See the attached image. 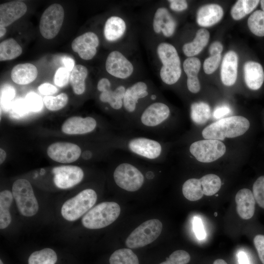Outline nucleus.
Segmentation results:
<instances>
[{
    "mask_svg": "<svg viewBox=\"0 0 264 264\" xmlns=\"http://www.w3.org/2000/svg\"><path fill=\"white\" fill-rule=\"evenodd\" d=\"M112 147L130 153L147 161L160 163L166 153L165 144L159 140L142 136L114 135L111 138Z\"/></svg>",
    "mask_w": 264,
    "mask_h": 264,
    "instance_id": "obj_1",
    "label": "nucleus"
},
{
    "mask_svg": "<svg viewBox=\"0 0 264 264\" xmlns=\"http://www.w3.org/2000/svg\"><path fill=\"white\" fill-rule=\"evenodd\" d=\"M132 158L119 159L113 172V180L120 189L129 192L139 190L144 185L145 178L153 179L154 171L147 170L145 173L139 164Z\"/></svg>",
    "mask_w": 264,
    "mask_h": 264,
    "instance_id": "obj_2",
    "label": "nucleus"
},
{
    "mask_svg": "<svg viewBox=\"0 0 264 264\" xmlns=\"http://www.w3.org/2000/svg\"><path fill=\"white\" fill-rule=\"evenodd\" d=\"M171 114L170 108L166 104L156 100L149 103L140 111L131 127L158 133L168 122Z\"/></svg>",
    "mask_w": 264,
    "mask_h": 264,
    "instance_id": "obj_3",
    "label": "nucleus"
},
{
    "mask_svg": "<svg viewBox=\"0 0 264 264\" xmlns=\"http://www.w3.org/2000/svg\"><path fill=\"white\" fill-rule=\"evenodd\" d=\"M248 120L242 116H233L220 119L203 129L202 135L206 139L223 140L244 134L249 128Z\"/></svg>",
    "mask_w": 264,
    "mask_h": 264,
    "instance_id": "obj_4",
    "label": "nucleus"
},
{
    "mask_svg": "<svg viewBox=\"0 0 264 264\" xmlns=\"http://www.w3.org/2000/svg\"><path fill=\"white\" fill-rule=\"evenodd\" d=\"M154 94L150 93L147 84L142 81L137 82L126 88L123 99V114L124 121L127 125L132 126L143 109L142 103L148 98L152 100Z\"/></svg>",
    "mask_w": 264,
    "mask_h": 264,
    "instance_id": "obj_5",
    "label": "nucleus"
},
{
    "mask_svg": "<svg viewBox=\"0 0 264 264\" xmlns=\"http://www.w3.org/2000/svg\"><path fill=\"white\" fill-rule=\"evenodd\" d=\"M157 54L162 63L160 77L168 85L176 84L181 74V63L176 48L168 43H161L157 47Z\"/></svg>",
    "mask_w": 264,
    "mask_h": 264,
    "instance_id": "obj_6",
    "label": "nucleus"
},
{
    "mask_svg": "<svg viewBox=\"0 0 264 264\" xmlns=\"http://www.w3.org/2000/svg\"><path fill=\"white\" fill-rule=\"evenodd\" d=\"M120 207L115 202H103L90 209L83 217L82 223L88 229H100L111 224L119 217Z\"/></svg>",
    "mask_w": 264,
    "mask_h": 264,
    "instance_id": "obj_7",
    "label": "nucleus"
},
{
    "mask_svg": "<svg viewBox=\"0 0 264 264\" xmlns=\"http://www.w3.org/2000/svg\"><path fill=\"white\" fill-rule=\"evenodd\" d=\"M96 192L92 189L83 190L62 205L61 214L68 221H74L88 212L97 201Z\"/></svg>",
    "mask_w": 264,
    "mask_h": 264,
    "instance_id": "obj_8",
    "label": "nucleus"
},
{
    "mask_svg": "<svg viewBox=\"0 0 264 264\" xmlns=\"http://www.w3.org/2000/svg\"><path fill=\"white\" fill-rule=\"evenodd\" d=\"M12 194L20 213L25 217L34 216L39 205L30 183L26 179L16 180L12 185Z\"/></svg>",
    "mask_w": 264,
    "mask_h": 264,
    "instance_id": "obj_9",
    "label": "nucleus"
},
{
    "mask_svg": "<svg viewBox=\"0 0 264 264\" xmlns=\"http://www.w3.org/2000/svg\"><path fill=\"white\" fill-rule=\"evenodd\" d=\"M162 223L158 219L148 220L136 228L128 237L125 243L132 249L145 246L154 241L162 230Z\"/></svg>",
    "mask_w": 264,
    "mask_h": 264,
    "instance_id": "obj_10",
    "label": "nucleus"
},
{
    "mask_svg": "<svg viewBox=\"0 0 264 264\" xmlns=\"http://www.w3.org/2000/svg\"><path fill=\"white\" fill-rule=\"evenodd\" d=\"M126 88L120 85L112 89L110 82L106 78L100 79L97 85L100 101L108 104L113 112L118 113L121 121H124L123 99Z\"/></svg>",
    "mask_w": 264,
    "mask_h": 264,
    "instance_id": "obj_11",
    "label": "nucleus"
},
{
    "mask_svg": "<svg viewBox=\"0 0 264 264\" xmlns=\"http://www.w3.org/2000/svg\"><path fill=\"white\" fill-rule=\"evenodd\" d=\"M65 12L62 6L54 3L49 6L41 16L39 28L43 37L51 39L59 32L64 19Z\"/></svg>",
    "mask_w": 264,
    "mask_h": 264,
    "instance_id": "obj_12",
    "label": "nucleus"
},
{
    "mask_svg": "<svg viewBox=\"0 0 264 264\" xmlns=\"http://www.w3.org/2000/svg\"><path fill=\"white\" fill-rule=\"evenodd\" d=\"M189 152L198 161L209 163L221 157L226 152V147L220 140L205 139L192 143Z\"/></svg>",
    "mask_w": 264,
    "mask_h": 264,
    "instance_id": "obj_13",
    "label": "nucleus"
},
{
    "mask_svg": "<svg viewBox=\"0 0 264 264\" xmlns=\"http://www.w3.org/2000/svg\"><path fill=\"white\" fill-rule=\"evenodd\" d=\"M53 181L58 188L66 189L79 184L83 179V170L79 166L64 165L53 168Z\"/></svg>",
    "mask_w": 264,
    "mask_h": 264,
    "instance_id": "obj_14",
    "label": "nucleus"
},
{
    "mask_svg": "<svg viewBox=\"0 0 264 264\" xmlns=\"http://www.w3.org/2000/svg\"><path fill=\"white\" fill-rule=\"evenodd\" d=\"M47 154L51 159L56 162L69 163L75 161L82 155V150L75 144L58 142L48 146Z\"/></svg>",
    "mask_w": 264,
    "mask_h": 264,
    "instance_id": "obj_15",
    "label": "nucleus"
},
{
    "mask_svg": "<svg viewBox=\"0 0 264 264\" xmlns=\"http://www.w3.org/2000/svg\"><path fill=\"white\" fill-rule=\"evenodd\" d=\"M108 73L118 79H125L133 73L132 63L120 52L114 50L108 56L105 64Z\"/></svg>",
    "mask_w": 264,
    "mask_h": 264,
    "instance_id": "obj_16",
    "label": "nucleus"
},
{
    "mask_svg": "<svg viewBox=\"0 0 264 264\" xmlns=\"http://www.w3.org/2000/svg\"><path fill=\"white\" fill-rule=\"evenodd\" d=\"M99 44L97 35L92 32H87L76 37L71 43L73 51L84 60L92 59L96 55Z\"/></svg>",
    "mask_w": 264,
    "mask_h": 264,
    "instance_id": "obj_17",
    "label": "nucleus"
},
{
    "mask_svg": "<svg viewBox=\"0 0 264 264\" xmlns=\"http://www.w3.org/2000/svg\"><path fill=\"white\" fill-rule=\"evenodd\" d=\"M97 126V119L93 117L73 116L65 121L61 130L67 134H84L92 132Z\"/></svg>",
    "mask_w": 264,
    "mask_h": 264,
    "instance_id": "obj_18",
    "label": "nucleus"
},
{
    "mask_svg": "<svg viewBox=\"0 0 264 264\" xmlns=\"http://www.w3.org/2000/svg\"><path fill=\"white\" fill-rule=\"evenodd\" d=\"M27 11L22 1H13L0 5V26L6 27L22 17Z\"/></svg>",
    "mask_w": 264,
    "mask_h": 264,
    "instance_id": "obj_19",
    "label": "nucleus"
},
{
    "mask_svg": "<svg viewBox=\"0 0 264 264\" xmlns=\"http://www.w3.org/2000/svg\"><path fill=\"white\" fill-rule=\"evenodd\" d=\"M176 23L169 11L165 7H159L155 11L153 22L154 31L156 34L162 32L166 37L172 36L176 30Z\"/></svg>",
    "mask_w": 264,
    "mask_h": 264,
    "instance_id": "obj_20",
    "label": "nucleus"
},
{
    "mask_svg": "<svg viewBox=\"0 0 264 264\" xmlns=\"http://www.w3.org/2000/svg\"><path fill=\"white\" fill-rule=\"evenodd\" d=\"M238 57L234 51L227 52L224 56L221 66L220 78L226 86L233 85L237 80Z\"/></svg>",
    "mask_w": 264,
    "mask_h": 264,
    "instance_id": "obj_21",
    "label": "nucleus"
},
{
    "mask_svg": "<svg viewBox=\"0 0 264 264\" xmlns=\"http://www.w3.org/2000/svg\"><path fill=\"white\" fill-rule=\"evenodd\" d=\"M235 201L237 212L242 219L248 220L253 216L256 201L250 190L243 188L239 190L236 195Z\"/></svg>",
    "mask_w": 264,
    "mask_h": 264,
    "instance_id": "obj_22",
    "label": "nucleus"
},
{
    "mask_svg": "<svg viewBox=\"0 0 264 264\" xmlns=\"http://www.w3.org/2000/svg\"><path fill=\"white\" fill-rule=\"evenodd\" d=\"M223 16L222 8L216 4L202 6L198 11L197 22L202 27H210L218 23Z\"/></svg>",
    "mask_w": 264,
    "mask_h": 264,
    "instance_id": "obj_23",
    "label": "nucleus"
},
{
    "mask_svg": "<svg viewBox=\"0 0 264 264\" xmlns=\"http://www.w3.org/2000/svg\"><path fill=\"white\" fill-rule=\"evenodd\" d=\"M245 83L252 90H257L262 86L264 81V72L262 66L254 61L246 62L243 66Z\"/></svg>",
    "mask_w": 264,
    "mask_h": 264,
    "instance_id": "obj_24",
    "label": "nucleus"
},
{
    "mask_svg": "<svg viewBox=\"0 0 264 264\" xmlns=\"http://www.w3.org/2000/svg\"><path fill=\"white\" fill-rule=\"evenodd\" d=\"M201 66L200 60L197 57H188L183 62V69L187 78V87L188 90L193 93L198 92L200 85L198 77Z\"/></svg>",
    "mask_w": 264,
    "mask_h": 264,
    "instance_id": "obj_25",
    "label": "nucleus"
},
{
    "mask_svg": "<svg viewBox=\"0 0 264 264\" xmlns=\"http://www.w3.org/2000/svg\"><path fill=\"white\" fill-rule=\"evenodd\" d=\"M38 75V70L31 63L20 64L15 66L11 72L12 81L19 85H27L34 81Z\"/></svg>",
    "mask_w": 264,
    "mask_h": 264,
    "instance_id": "obj_26",
    "label": "nucleus"
},
{
    "mask_svg": "<svg viewBox=\"0 0 264 264\" xmlns=\"http://www.w3.org/2000/svg\"><path fill=\"white\" fill-rule=\"evenodd\" d=\"M126 30L124 20L118 16H111L106 21L104 27V35L109 42H115L120 39Z\"/></svg>",
    "mask_w": 264,
    "mask_h": 264,
    "instance_id": "obj_27",
    "label": "nucleus"
},
{
    "mask_svg": "<svg viewBox=\"0 0 264 264\" xmlns=\"http://www.w3.org/2000/svg\"><path fill=\"white\" fill-rule=\"evenodd\" d=\"M210 38L209 31L204 28L198 29L194 40L185 44L182 47L184 54L188 57L199 54L207 45Z\"/></svg>",
    "mask_w": 264,
    "mask_h": 264,
    "instance_id": "obj_28",
    "label": "nucleus"
},
{
    "mask_svg": "<svg viewBox=\"0 0 264 264\" xmlns=\"http://www.w3.org/2000/svg\"><path fill=\"white\" fill-rule=\"evenodd\" d=\"M88 74V70L85 66L82 65L74 66L70 73L69 81L75 94L81 95L85 91V81Z\"/></svg>",
    "mask_w": 264,
    "mask_h": 264,
    "instance_id": "obj_29",
    "label": "nucleus"
},
{
    "mask_svg": "<svg viewBox=\"0 0 264 264\" xmlns=\"http://www.w3.org/2000/svg\"><path fill=\"white\" fill-rule=\"evenodd\" d=\"M13 194L9 190L0 193V228H6L11 223V217L9 208L13 201Z\"/></svg>",
    "mask_w": 264,
    "mask_h": 264,
    "instance_id": "obj_30",
    "label": "nucleus"
},
{
    "mask_svg": "<svg viewBox=\"0 0 264 264\" xmlns=\"http://www.w3.org/2000/svg\"><path fill=\"white\" fill-rule=\"evenodd\" d=\"M22 53V47L13 38L5 40L0 44V61L15 59Z\"/></svg>",
    "mask_w": 264,
    "mask_h": 264,
    "instance_id": "obj_31",
    "label": "nucleus"
},
{
    "mask_svg": "<svg viewBox=\"0 0 264 264\" xmlns=\"http://www.w3.org/2000/svg\"><path fill=\"white\" fill-rule=\"evenodd\" d=\"M182 194L188 200L192 201L200 199L203 196L199 179L192 178L186 180L182 187Z\"/></svg>",
    "mask_w": 264,
    "mask_h": 264,
    "instance_id": "obj_32",
    "label": "nucleus"
},
{
    "mask_svg": "<svg viewBox=\"0 0 264 264\" xmlns=\"http://www.w3.org/2000/svg\"><path fill=\"white\" fill-rule=\"evenodd\" d=\"M211 109L204 102H194L191 106V118L197 125L204 124L210 118Z\"/></svg>",
    "mask_w": 264,
    "mask_h": 264,
    "instance_id": "obj_33",
    "label": "nucleus"
},
{
    "mask_svg": "<svg viewBox=\"0 0 264 264\" xmlns=\"http://www.w3.org/2000/svg\"><path fill=\"white\" fill-rule=\"evenodd\" d=\"M262 10L254 11L247 21V24L250 31L259 37L264 36V0L261 1Z\"/></svg>",
    "mask_w": 264,
    "mask_h": 264,
    "instance_id": "obj_34",
    "label": "nucleus"
},
{
    "mask_svg": "<svg viewBox=\"0 0 264 264\" xmlns=\"http://www.w3.org/2000/svg\"><path fill=\"white\" fill-rule=\"evenodd\" d=\"M57 261L56 252L49 248L36 251L29 257L28 264H55Z\"/></svg>",
    "mask_w": 264,
    "mask_h": 264,
    "instance_id": "obj_35",
    "label": "nucleus"
},
{
    "mask_svg": "<svg viewBox=\"0 0 264 264\" xmlns=\"http://www.w3.org/2000/svg\"><path fill=\"white\" fill-rule=\"evenodd\" d=\"M109 262L110 264H139L136 255L129 248L115 251L111 255Z\"/></svg>",
    "mask_w": 264,
    "mask_h": 264,
    "instance_id": "obj_36",
    "label": "nucleus"
},
{
    "mask_svg": "<svg viewBox=\"0 0 264 264\" xmlns=\"http://www.w3.org/2000/svg\"><path fill=\"white\" fill-rule=\"evenodd\" d=\"M203 195L211 196L216 194L221 186V181L219 176L215 174H208L200 179Z\"/></svg>",
    "mask_w": 264,
    "mask_h": 264,
    "instance_id": "obj_37",
    "label": "nucleus"
},
{
    "mask_svg": "<svg viewBox=\"0 0 264 264\" xmlns=\"http://www.w3.org/2000/svg\"><path fill=\"white\" fill-rule=\"evenodd\" d=\"M68 98L65 93H61L56 96H45L43 102L46 108L51 111L60 110L64 108L68 103Z\"/></svg>",
    "mask_w": 264,
    "mask_h": 264,
    "instance_id": "obj_38",
    "label": "nucleus"
},
{
    "mask_svg": "<svg viewBox=\"0 0 264 264\" xmlns=\"http://www.w3.org/2000/svg\"><path fill=\"white\" fill-rule=\"evenodd\" d=\"M191 257L189 254L183 250H177L173 252L165 261L159 264H187Z\"/></svg>",
    "mask_w": 264,
    "mask_h": 264,
    "instance_id": "obj_39",
    "label": "nucleus"
},
{
    "mask_svg": "<svg viewBox=\"0 0 264 264\" xmlns=\"http://www.w3.org/2000/svg\"><path fill=\"white\" fill-rule=\"evenodd\" d=\"M253 194L256 202L264 209V176L259 177L254 183Z\"/></svg>",
    "mask_w": 264,
    "mask_h": 264,
    "instance_id": "obj_40",
    "label": "nucleus"
},
{
    "mask_svg": "<svg viewBox=\"0 0 264 264\" xmlns=\"http://www.w3.org/2000/svg\"><path fill=\"white\" fill-rule=\"evenodd\" d=\"M30 112H37L41 110L43 107V100L42 97L34 92L28 93L24 98Z\"/></svg>",
    "mask_w": 264,
    "mask_h": 264,
    "instance_id": "obj_41",
    "label": "nucleus"
},
{
    "mask_svg": "<svg viewBox=\"0 0 264 264\" xmlns=\"http://www.w3.org/2000/svg\"><path fill=\"white\" fill-rule=\"evenodd\" d=\"M15 95L14 88L11 86L5 85L0 90L1 107L5 109H8L12 100Z\"/></svg>",
    "mask_w": 264,
    "mask_h": 264,
    "instance_id": "obj_42",
    "label": "nucleus"
},
{
    "mask_svg": "<svg viewBox=\"0 0 264 264\" xmlns=\"http://www.w3.org/2000/svg\"><path fill=\"white\" fill-rule=\"evenodd\" d=\"M221 58V54L210 56L203 63V70L206 74L213 73L219 67Z\"/></svg>",
    "mask_w": 264,
    "mask_h": 264,
    "instance_id": "obj_43",
    "label": "nucleus"
},
{
    "mask_svg": "<svg viewBox=\"0 0 264 264\" xmlns=\"http://www.w3.org/2000/svg\"><path fill=\"white\" fill-rule=\"evenodd\" d=\"M70 73L65 67H59L55 72L54 82L59 87L66 86L69 81Z\"/></svg>",
    "mask_w": 264,
    "mask_h": 264,
    "instance_id": "obj_44",
    "label": "nucleus"
},
{
    "mask_svg": "<svg viewBox=\"0 0 264 264\" xmlns=\"http://www.w3.org/2000/svg\"><path fill=\"white\" fill-rule=\"evenodd\" d=\"M11 109L17 117L23 116L30 112L25 100L23 98L15 100L11 105Z\"/></svg>",
    "mask_w": 264,
    "mask_h": 264,
    "instance_id": "obj_45",
    "label": "nucleus"
},
{
    "mask_svg": "<svg viewBox=\"0 0 264 264\" xmlns=\"http://www.w3.org/2000/svg\"><path fill=\"white\" fill-rule=\"evenodd\" d=\"M232 18L235 20H240L246 15L243 5L242 0H238L233 6L230 12Z\"/></svg>",
    "mask_w": 264,
    "mask_h": 264,
    "instance_id": "obj_46",
    "label": "nucleus"
},
{
    "mask_svg": "<svg viewBox=\"0 0 264 264\" xmlns=\"http://www.w3.org/2000/svg\"><path fill=\"white\" fill-rule=\"evenodd\" d=\"M253 242L259 258L262 263L264 264V235H256L254 238Z\"/></svg>",
    "mask_w": 264,
    "mask_h": 264,
    "instance_id": "obj_47",
    "label": "nucleus"
},
{
    "mask_svg": "<svg viewBox=\"0 0 264 264\" xmlns=\"http://www.w3.org/2000/svg\"><path fill=\"white\" fill-rule=\"evenodd\" d=\"M193 229L197 238L198 240H203L206 236V233L203 227L201 220L195 217L193 220Z\"/></svg>",
    "mask_w": 264,
    "mask_h": 264,
    "instance_id": "obj_48",
    "label": "nucleus"
},
{
    "mask_svg": "<svg viewBox=\"0 0 264 264\" xmlns=\"http://www.w3.org/2000/svg\"><path fill=\"white\" fill-rule=\"evenodd\" d=\"M231 111V109L227 105H220L215 109L213 112V116L215 119H220L229 114Z\"/></svg>",
    "mask_w": 264,
    "mask_h": 264,
    "instance_id": "obj_49",
    "label": "nucleus"
},
{
    "mask_svg": "<svg viewBox=\"0 0 264 264\" xmlns=\"http://www.w3.org/2000/svg\"><path fill=\"white\" fill-rule=\"evenodd\" d=\"M38 90L43 95L50 96L56 93L58 89L54 85L49 83H44L38 87Z\"/></svg>",
    "mask_w": 264,
    "mask_h": 264,
    "instance_id": "obj_50",
    "label": "nucleus"
},
{
    "mask_svg": "<svg viewBox=\"0 0 264 264\" xmlns=\"http://www.w3.org/2000/svg\"><path fill=\"white\" fill-rule=\"evenodd\" d=\"M168 1L170 3V8L174 11H182L188 7L187 2L184 0H170Z\"/></svg>",
    "mask_w": 264,
    "mask_h": 264,
    "instance_id": "obj_51",
    "label": "nucleus"
},
{
    "mask_svg": "<svg viewBox=\"0 0 264 264\" xmlns=\"http://www.w3.org/2000/svg\"><path fill=\"white\" fill-rule=\"evenodd\" d=\"M223 50V45L220 42L215 41L212 43L209 48L210 56L221 54Z\"/></svg>",
    "mask_w": 264,
    "mask_h": 264,
    "instance_id": "obj_52",
    "label": "nucleus"
},
{
    "mask_svg": "<svg viewBox=\"0 0 264 264\" xmlns=\"http://www.w3.org/2000/svg\"><path fill=\"white\" fill-rule=\"evenodd\" d=\"M243 5L246 15L250 13L258 5L260 0H242Z\"/></svg>",
    "mask_w": 264,
    "mask_h": 264,
    "instance_id": "obj_53",
    "label": "nucleus"
},
{
    "mask_svg": "<svg viewBox=\"0 0 264 264\" xmlns=\"http://www.w3.org/2000/svg\"><path fill=\"white\" fill-rule=\"evenodd\" d=\"M62 62L65 67L69 71L71 72L75 65L74 60L70 57H64L62 59Z\"/></svg>",
    "mask_w": 264,
    "mask_h": 264,
    "instance_id": "obj_54",
    "label": "nucleus"
},
{
    "mask_svg": "<svg viewBox=\"0 0 264 264\" xmlns=\"http://www.w3.org/2000/svg\"><path fill=\"white\" fill-rule=\"evenodd\" d=\"M238 258L239 264H250L248 258L244 252H239Z\"/></svg>",
    "mask_w": 264,
    "mask_h": 264,
    "instance_id": "obj_55",
    "label": "nucleus"
},
{
    "mask_svg": "<svg viewBox=\"0 0 264 264\" xmlns=\"http://www.w3.org/2000/svg\"><path fill=\"white\" fill-rule=\"evenodd\" d=\"M93 156V153L90 150H86L82 154V157L84 160H90Z\"/></svg>",
    "mask_w": 264,
    "mask_h": 264,
    "instance_id": "obj_56",
    "label": "nucleus"
},
{
    "mask_svg": "<svg viewBox=\"0 0 264 264\" xmlns=\"http://www.w3.org/2000/svg\"><path fill=\"white\" fill-rule=\"evenodd\" d=\"M6 157V153L2 148L0 149V163L2 164L5 160Z\"/></svg>",
    "mask_w": 264,
    "mask_h": 264,
    "instance_id": "obj_57",
    "label": "nucleus"
},
{
    "mask_svg": "<svg viewBox=\"0 0 264 264\" xmlns=\"http://www.w3.org/2000/svg\"><path fill=\"white\" fill-rule=\"evenodd\" d=\"M213 264H227V263L223 259H218L214 262Z\"/></svg>",
    "mask_w": 264,
    "mask_h": 264,
    "instance_id": "obj_58",
    "label": "nucleus"
},
{
    "mask_svg": "<svg viewBox=\"0 0 264 264\" xmlns=\"http://www.w3.org/2000/svg\"><path fill=\"white\" fill-rule=\"evenodd\" d=\"M6 32V29L5 27L0 26V37H3Z\"/></svg>",
    "mask_w": 264,
    "mask_h": 264,
    "instance_id": "obj_59",
    "label": "nucleus"
},
{
    "mask_svg": "<svg viewBox=\"0 0 264 264\" xmlns=\"http://www.w3.org/2000/svg\"><path fill=\"white\" fill-rule=\"evenodd\" d=\"M0 264H3V262L1 260H0Z\"/></svg>",
    "mask_w": 264,
    "mask_h": 264,
    "instance_id": "obj_60",
    "label": "nucleus"
}]
</instances>
